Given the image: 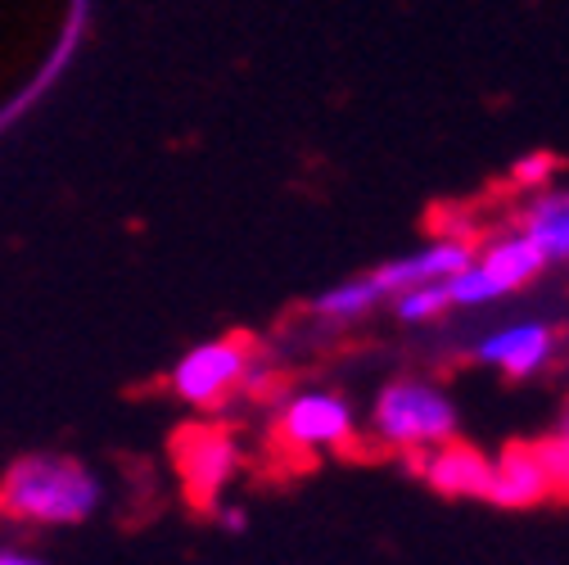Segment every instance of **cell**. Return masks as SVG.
<instances>
[{
	"label": "cell",
	"mask_w": 569,
	"mask_h": 565,
	"mask_svg": "<svg viewBox=\"0 0 569 565\" xmlns=\"http://www.w3.org/2000/svg\"><path fill=\"white\" fill-rule=\"evenodd\" d=\"M104 512V479L73 453L37 448L0 475V521L14 529H78Z\"/></svg>",
	"instance_id": "obj_1"
},
{
	"label": "cell",
	"mask_w": 569,
	"mask_h": 565,
	"mask_svg": "<svg viewBox=\"0 0 569 565\" xmlns=\"http://www.w3.org/2000/svg\"><path fill=\"white\" fill-rule=\"evenodd\" d=\"M461 430V412L452 394L425 376H393L380 385L371 403V435L380 448L398 457H425L443 444H452Z\"/></svg>",
	"instance_id": "obj_2"
},
{
	"label": "cell",
	"mask_w": 569,
	"mask_h": 565,
	"mask_svg": "<svg viewBox=\"0 0 569 565\" xmlns=\"http://www.w3.org/2000/svg\"><path fill=\"white\" fill-rule=\"evenodd\" d=\"M253 344L244 335H218L203 339L194 348H186L168 371V389L177 403L194 407V412H218L222 403H231L244 385H249V367H253Z\"/></svg>",
	"instance_id": "obj_3"
},
{
	"label": "cell",
	"mask_w": 569,
	"mask_h": 565,
	"mask_svg": "<svg viewBox=\"0 0 569 565\" xmlns=\"http://www.w3.org/2000/svg\"><path fill=\"white\" fill-rule=\"evenodd\" d=\"M271 435L295 457H326V453H339L358 439V412H352V403L343 394L308 385V389L284 394V403L276 407V420H271Z\"/></svg>",
	"instance_id": "obj_4"
},
{
	"label": "cell",
	"mask_w": 569,
	"mask_h": 565,
	"mask_svg": "<svg viewBox=\"0 0 569 565\" xmlns=\"http://www.w3.org/2000/svg\"><path fill=\"white\" fill-rule=\"evenodd\" d=\"M240 466H244V448L231 426H212V420L208 426H190L177 444V475H181L186 498L199 512H212L227 498Z\"/></svg>",
	"instance_id": "obj_5"
},
{
	"label": "cell",
	"mask_w": 569,
	"mask_h": 565,
	"mask_svg": "<svg viewBox=\"0 0 569 565\" xmlns=\"http://www.w3.org/2000/svg\"><path fill=\"white\" fill-rule=\"evenodd\" d=\"M556 348H560L556 326H547L538 317H520V321H507V326L479 335L475 348H470V358L479 367H492V371L511 376V380H529V376L547 371V363L556 358Z\"/></svg>",
	"instance_id": "obj_6"
},
{
	"label": "cell",
	"mask_w": 569,
	"mask_h": 565,
	"mask_svg": "<svg viewBox=\"0 0 569 565\" xmlns=\"http://www.w3.org/2000/svg\"><path fill=\"white\" fill-rule=\"evenodd\" d=\"M466 262H475V245L466 236H439V240L420 245L411 254H398V258L380 262L371 276L380 280V290L393 299V295L416 290V286H439V280H452Z\"/></svg>",
	"instance_id": "obj_7"
},
{
	"label": "cell",
	"mask_w": 569,
	"mask_h": 565,
	"mask_svg": "<svg viewBox=\"0 0 569 565\" xmlns=\"http://www.w3.org/2000/svg\"><path fill=\"white\" fill-rule=\"evenodd\" d=\"M416 470H420L425 484L439 493V498H457V503L470 498V503H483V498H488L492 457L479 453L475 444L452 439V444H443V448H435V453L416 457Z\"/></svg>",
	"instance_id": "obj_8"
},
{
	"label": "cell",
	"mask_w": 569,
	"mask_h": 565,
	"mask_svg": "<svg viewBox=\"0 0 569 565\" xmlns=\"http://www.w3.org/2000/svg\"><path fill=\"white\" fill-rule=\"evenodd\" d=\"M551 498L547 488V470L533 453V444H507L502 453L492 457V475H488V507L502 512H529L542 507Z\"/></svg>",
	"instance_id": "obj_9"
},
{
	"label": "cell",
	"mask_w": 569,
	"mask_h": 565,
	"mask_svg": "<svg viewBox=\"0 0 569 565\" xmlns=\"http://www.w3.org/2000/svg\"><path fill=\"white\" fill-rule=\"evenodd\" d=\"M475 262L497 280V290L511 295V290H525L529 280L542 276L547 258L538 254V245L525 236V231H507V236H492L483 245V254H475Z\"/></svg>",
	"instance_id": "obj_10"
},
{
	"label": "cell",
	"mask_w": 569,
	"mask_h": 565,
	"mask_svg": "<svg viewBox=\"0 0 569 565\" xmlns=\"http://www.w3.org/2000/svg\"><path fill=\"white\" fill-rule=\"evenodd\" d=\"M547 262H569V204L565 190H542L525 208V227H520Z\"/></svg>",
	"instance_id": "obj_11"
},
{
	"label": "cell",
	"mask_w": 569,
	"mask_h": 565,
	"mask_svg": "<svg viewBox=\"0 0 569 565\" xmlns=\"http://www.w3.org/2000/svg\"><path fill=\"white\" fill-rule=\"evenodd\" d=\"M380 304H389V295L380 290V280L367 271V276H348V280H339V286L321 290L317 304H312V313L326 317V321H362Z\"/></svg>",
	"instance_id": "obj_12"
},
{
	"label": "cell",
	"mask_w": 569,
	"mask_h": 565,
	"mask_svg": "<svg viewBox=\"0 0 569 565\" xmlns=\"http://www.w3.org/2000/svg\"><path fill=\"white\" fill-rule=\"evenodd\" d=\"M542 470H547V488H551V498H569V407L565 416L556 420V426L533 444Z\"/></svg>",
	"instance_id": "obj_13"
},
{
	"label": "cell",
	"mask_w": 569,
	"mask_h": 565,
	"mask_svg": "<svg viewBox=\"0 0 569 565\" xmlns=\"http://www.w3.org/2000/svg\"><path fill=\"white\" fill-rule=\"evenodd\" d=\"M389 308H393V317H398L402 326H425V321H439L452 304H448V286L439 280V286H416V290L393 295Z\"/></svg>",
	"instance_id": "obj_14"
},
{
	"label": "cell",
	"mask_w": 569,
	"mask_h": 565,
	"mask_svg": "<svg viewBox=\"0 0 569 565\" xmlns=\"http://www.w3.org/2000/svg\"><path fill=\"white\" fill-rule=\"evenodd\" d=\"M443 286H448V304L452 308H488L497 299H507L502 290H497V280L479 262H466L452 280H443Z\"/></svg>",
	"instance_id": "obj_15"
},
{
	"label": "cell",
	"mask_w": 569,
	"mask_h": 565,
	"mask_svg": "<svg viewBox=\"0 0 569 565\" xmlns=\"http://www.w3.org/2000/svg\"><path fill=\"white\" fill-rule=\"evenodd\" d=\"M0 565H50V561L19 538H0Z\"/></svg>",
	"instance_id": "obj_16"
},
{
	"label": "cell",
	"mask_w": 569,
	"mask_h": 565,
	"mask_svg": "<svg viewBox=\"0 0 569 565\" xmlns=\"http://www.w3.org/2000/svg\"><path fill=\"white\" fill-rule=\"evenodd\" d=\"M547 172H551V159H547V155H533V159H520V163H516V181H520V186H542Z\"/></svg>",
	"instance_id": "obj_17"
},
{
	"label": "cell",
	"mask_w": 569,
	"mask_h": 565,
	"mask_svg": "<svg viewBox=\"0 0 569 565\" xmlns=\"http://www.w3.org/2000/svg\"><path fill=\"white\" fill-rule=\"evenodd\" d=\"M212 516H218V525L227 534H244L249 529V512H240L236 503H218V507H212Z\"/></svg>",
	"instance_id": "obj_18"
},
{
	"label": "cell",
	"mask_w": 569,
	"mask_h": 565,
	"mask_svg": "<svg viewBox=\"0 0 569 565\" xmlns=\"http://www.w3.org/2000/svg\"><path fill=\"white\" fill-rule=\"evenodd\" d=\"M565 204H569V190H565Z\"/></svg>",
	"instance_id": "obj_19"
}]
</instances>
